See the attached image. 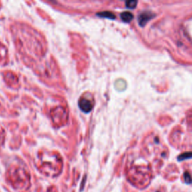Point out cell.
Masks as SVG:
<instances>
[{"label": "cell", "mask_w": 192, "mask_h": 192, "mask_svg": "<svg viewBox=\"0 0 192 192\" xmlns=\"http://www.w3.org/2000/svg\"><path fill=\"white\" fill-rule=\"evenodd\" d=\"M8 179L12 186L16 189H22L25 188V185L28 180L26 179V176L23 175L21 170L19 169H13L8 171Z\"/></svg>", "instance_id": "cell-1"}, {"label": "cell", "mask_w": 192, "mask_h": 192, "mask_svg": "<svg viewBox=\"0 0 192 192\" xmlns=\"http://www.w3.org/2000/svg\"><path fill=\"white\" fill-rule=\"evenodd\" d=\"M79 107L82 111L87 113H89L92 109L93 103L89 99L86 98H82L79 101Z\"/></svg>", "instance_id": "cell-2"}, {"label": "cell", "mask_w": 192, "mask_h": 192, "mask_svg": "<svg viewBox=\"0 0 192 192\" xmlns=\"http://www.w3.org/2000/svg\"><path fill=\"white\" fill-rule=\"evenodd\" d=\"M155 17V14L151 11H144L142 14H140L138 17V23L139 25L140 26H144L147 23L148 21L153 19Z\"/></svg>", "instance_id": "cell-3"}, {"label": "cell", "mask_w": 192, "mask_h": 192, "mask_svg": "<svg viewBox=\"0 0 192 192\" xmlns=\"http://www.w3.org/2000/svg\"><path fill=\"white\" fill-rule=\"evenodd\" d=\"M121 19L122 20L123 22L125 23H130L134 18V15L131 14V12L124 11L122 12L120 15Z\"/></svg>", "instance_id": "cell-4"}, {"label": "cell", "mask_w": 192, "mask_h": 192, "mask_svg": "<svg viewBox=\"0 0 192 192\" xmlns=\"http://www.w3.org/2000/svg\"><path fill=\"white\" fill-rule=\"evenodd\" d=\"M97 15L99 17H101L108 18V19H112V20H114V19L116 18L115 14H113V13L110 11L100 12V13L97 14Z\"/></svg>", "instance_id": "cell-5"}, {"label": "cell", "mask_w": 192, "mask_h": 192, "mask_svg": "<svg viewBox=\"0 0 192 192\" xmlns=\"http://www.w3.org/2000/svg\"><path fill=\"white\" fill-rule=\"evenodd\" d=\"M137 5V1H128V2H125V5H126L127 8H131V9L136 8Z\"/></svg>", "instance_id": "cell-6"}, {"label": "cell", "mask_w": 192, "mask_h": 192, "mask_svg": "<svg viewBox=\"0 0 192 192\" xmlns=\"http://www.w3.org/2000/svg\"><path fill=\"white\" fill-rule=\"evenodd\" d=\"M191 153L189 152V153H185L182 154L181 155L178 157V160L179 161H183L185 159H191Z\"/></svg>", "instance_id": "cell-7"}, {"label": "cell", "mask_w": 192, "mask_h": 192, "mask_svg": "<svg viewBox=\"0 0 192 192\" xmlns=\"http://www.w3.org/2000/svg\"><path fill=\"white\" fill-rule=\"evenodd\" d=\"M184 177H185V180L186 183H188V184H190V183H191V176H190V174H189V173H188V172L185 173Z\"/></svg>", "instance_id": "cell-8"}]
</instances>
